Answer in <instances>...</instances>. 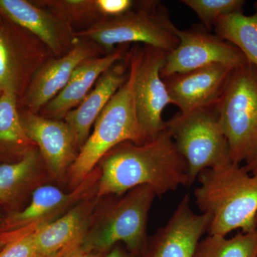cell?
I'll list each match as a JSON object with an SVG mask.
<instances>
[{"label":"cell","instance_id":"1","mask_svg":"<svg viewBox=\"0 0 257 257\" xmlns=\"http://www.w3.org/2000/svg\"><path fill=\"white\" fill-rule=\"evenodd\" d=\"M100 164L96 190L99 199L121 195L144 185L153 189L158 197L180 186L190 187L187 163L166 126L158 136L143 145L120 144L101 159Z\"/></svg>","mask_w":257,"mask_h":257},{"label":"cell","instance_id":"2","mask_svg":"<svg viewBox=\"0 0 257 257\" xmlns=\"http://www.w3.org/2000/svg\"><path fill=\"white\" fill-rule=\"evenodd\" d=\"M195 202L210 218L209 235H226L236 229L253 231L257 214V179L245 167L230 162L207 169L197 177Z\"/></svg>","mask_w":257,"mask_h":257},{"label":"cell","instance_id":"3","mask_svg":"<svg viewBox=\"0 0 257 257\" xmlns=\"http://www.w3.org/2000/svg\"><path fill=\"white\" fill-rule=\"evenodd\" d=\"M130 63L127 78L101 111L94 122L92 133L69 169V182L72 189L78 187L92 173L96 164L115 147L125 142L137 145L145 143L134 99L135 52L130 55Z\"/></svg>","mask_w":257,"mask_h":257},{"label":"cell","instance_id":"4","mask_svg":"<svg viewBox=\"0 0 257 257\" xmlns=\"http://www.w3.org/2000/svg\"><path fill=\"white\" fill-rule=\"evenodd\" d=\"M156 196L153 189L147 185L116 195L101 210L97 223L87 230L81 247L89 252L105 254L115 245L124 243L130 252L145 257L149 241V213Z\"/></svg>","mask_w":257,"mask_h":257},{"label":"cell","instance_id":"5","mask_svg":"<svg viewBox=\"0 0 257 257\" xmlns=\"http://www.w3.org/2000/svg\"><path fill=\"white\" fill-rule=\"evenodd\" d=\"M214 109L231 160L239 165L257 145V67L247 62L233 69Z\"/></svg>","mask_w":257,"mask_h":257},{"label":"cell","instance_id":"6","mask_svg":"<svg viewBox=\"0 0 257 257\" xmlns=\"http://www.w3.org/2000/svg\"><path fill=\"white\" fill-rule=\"evenodd\" d=\"M177 29L165 5L161 2L149 1L140 9L103 20L78 35L110 52L116 45L141 42L169 53L179 45Z\"/></svg>","mask_w":257,"mask_h":257},{"label":"cell","instance_id":"7","mask_svg":"<svg viewBox=\"0 0 257 257\" xmlns=\"http://www.w3.org/2000/svg\"><path fill=\"white\" fill-rule=\"evenodd\" d=\"M165 126L187 163L190 186L202 171L233 162L214 108L179 112Z\"/></svg>","mask_w":257,"mask_h":257},{"label":"cell","instance_id":"8","mask_svg":"<svg viewBox=\"0 0 257 257\" xmlns=\"http://www.w3.org/2000/svg\"><path fill=\"white\" fill-rule=\"evenodd\" d=\"M100 177V170L92 173L72 189L66 193L55 186L37 187L32 195L31 202L22 210H13L0 220V241L7 243L14 238L35 231L62 214H65L83 199L90 197Z\"/></svg>","mask_w":257,"mask_h":257},{"label":"cell","instance_id":"9","mask_svg":"<svg viewBox=\"0 0 257 257\" xmlns=\"http://www.w3.org/2000/svg\"><path fill=\"white\" fill-rule=\"evenodd\" d=\"M136 54V70L134 81V99L137 116L145 143L151 141L165 128L162 112L172 104L161 72L167 54L147 46Z\"/></svg>","mask_w":257,"mask_h":257},{"label":"cell","instance_id":"10","mask_svg":"<svg viewBox=\"0 0 257 257\" xmlns=\"http://www.w3.org/2000/svg\"><path fill=\"white\" fill-rule=\"evenodd\" d=\"M179 45L167 54L162 78L184 73L211 64L236 68L248 62L241 51L224 39L209 33L204 27L177 29Z\"/></svg>","mask_w":257,"mask_h":257},{"label":"cell","instance_id":"11","mask_svg":"<svg viewBox=\"0 0 257 257\" xmlns=\"http://www.w3.org/2000/svg\"><path fill=\"white\" fill-rule=\"evenodd\" d=\"M210 218L206 213L196 214L190 197L181 199L167 224L157 230L148 241L145 257H194Z\"/></svg>","mask_w":257,"mask_h":257},{"label":"cell","instance_id":"12","mask_svg":"<svg viewBox=\"0 0 257 257\" xmlns=\"http://www.w3.org/2000/svg\"><path fill=\"white\" fill-rule=\"evenodd\" d=\"M215 64L163 79L172 104L182 114L215 107L233 69Z\"/></svg>","mask_w":257,"mask_h":257},{"label":"cell","instance_id":"13","mask_svg":"<svg viewBox=\"0 0 257 257\" xmlns=\"http://www.w3.org/2000/svg\"><path fill=\"white\" fill-rule=\"evenodd\" d=\"M20 119L27 136L40 148L51 174L63 179L78 156L72 128L65 121L48 119L28 110L20 113Z\"/></svg>","mask_w":257,"mask_h":257},{"label":"cell","instance_id":"14","mask_svg":"<svg viewBox=\"0 0 257 257\" xmlns=\"http://www.w3.org/2000/svg\"><path fill=\"white\" fill-rule=\"evenodd\" d=\"M92 49L79 42L67 55L48 61L37 69L22 99L28 111L37 114L46 106L65 87L77 66L92 57Z\"/></svg>","mask_w":257,"mask_h":257},{"label":"cell","instance_id":"15","mask_svg":"<svg viewBox=\"0 0 257 257\" xmlns=\"http://www.w3.org/2000/svg\"><path fill=\"white\" fill-rule=\"evenodd\" d=\"M98 199L89 197L58 219L35 231L37 256H49L70 246H80Z\"/></svg>","mask_w":257,"mask_h":257},{"label":"cell","instance_id":"16","mask_svg":"<svg viewBox=\"0 0 257 257\" xmlns=\"http://www.w3.org/2000/svg\"><path fill=\"white\" fill-rule=\"evenodd\" d=\"M126 72L124 64L118 62L111 66L101 74L95 87L82 102L64 116L65 122L73 131L78 148H82L86 143L90 128L101 111L126 81Z\"/></svg>","mask_w":257,"mask_h":257},{"label":"cell","instance_id":"17","mask_svg":"<svg viewBox=\"0 0 257 257\" xmlns=\"http://www.w3.org/2000/svg\"><path fill=\"white\" fill-rule=\"evenodd\" d=\"M126 45H120L104 57H90L79 64L65 87L47 104V114L58 119L77 107L101 74L122 59Z\"/></svg>","mask_w":257,"mask_h":257},{"label":"cell","instance_id":"18","mask_svg":"<svg viewBox=\"0 0 257 257\" xmlns=\"http://www.w3.org/2000/svg\"><path fill=\"white\" fill-rule=\"evenodd\" d=\"M0 17L36 35L54 53L62 52L65 28L46 10L25 0H0Z\"/></svg>","mask_w":257,"mask_h":257},{"label":"cell","instance_id":"19","mask_svg":"<svg viewBox=\"0 0 257 257\" xmlns=\"http://www.w3.org/2000/svg\"><path fill=\"white\" fill-rule=\"evenodd\" d=\"M18 28L10 21L0 23V91L19 96L26 78L29 56Z\"/></svg>","mask_w":257,"mask_h":257},{"label":"cell","instance_id":"20","mask_svg":"<svg viewBox=\"0 0 257 257\" xmlns=\"http://www.w3.org/2000/svg\"><path fill=\"white\" fill-rule=\"evenodd\" d=\"M38 152L28 150L21 158L0 165V202L15 207L35 186L40 172Z\"/></svg>","mask_w":257,"mask_h":257},{"label":"cell","instance_id":"21","mask_svg":"<svg viewBox=\"0 0 257 257\" xmlns=\"http://www.w3.org/2000/svg\"><path fill=\"white\" fill-rule=\"evenodd\" d=\"M18 100L14 92L6 91L0 96V156L20 159L35 145L24 130Z\"/></svg>","mask_w":257,"mask_h":257},{"label":"cell","instance_id":"22","mask_svg":"<svg viewBox=\"0 0 257 257\" xmlns=\"http://www.w3.org/2000/svg\"><path fill=\"white\" fill-rule=\"evenodd\" d=\"M253 15L233 13L218 19L214 25L218 36L237 47L250 63L257 67V3Z\"/></svg>","mask_w":257,"mask_h":257},{"label":"cell","instance_id":"23","mask_svg":"<svg viewBox=\"0 0 257 257\" xmlns=\"http://www.w3.org/2000/svg\"><path fill=\"white\" fill-rule=\"evenodd\" d=\"M194 257H257L256 231H241L229 239L209 235L201 240Z\"/></svg>","mask_w":257,"mask_h":257},{"label":"cell","instance_id":"24","mask_svg":"<svg viewBox=\"0 0 257 257\" xmlns=\"http://www.w3.org/2000/svg\"><path fill=\"white\" fill-rule=\"evenodd\" d=\"M195 13L205 28H214L218 19L233 13H243V0H182Z\"/></svg>","mask_w":257,"mask_h":257},{"label":"cell","instance_id":"25","mask_svg":"<svg viewBox=\"0 0 257 257\" xmlns=\"http://www.w3.org/2000/svg\"><path fill=\"white\" fill-rule=\"evenodd\" d=\"M35 231L14 238L0 251V257H36Z\"/></svg>","mask_w":257,"mask_h":257},{"label":"cell","instance_id":"26","mask_svg":"<svg viewBox=\"0 0 257 257\" xmlns=\"http://www.w3.org/2000/svg\"><path fill=\"white\" fill-rule=\"evenodd\" d=\"M47 5L52 8L58 10L60 13H64L71 17L79 16L92 13H98L95 1H84V0H68V1L48 2Z\"/></svg>","mask_w":257,"mask_h":257},{"label":"cell","instance_id":"27","mask_svg":"<svg viewBox=\"0 0 257 257\" xmlns=\"http://www.w3.org/2000/svg\"><path fill=\"white\" fill-rule=\"evenodd\" d=\"M96 5L99 14L113 18L121 16L131 10L134 2L131 0H96Z\"/></svg>","mask_w":257,"mask_h":257},{"label":"cell","instance_id":"28","mask_svg":"<svg viewBox=\"0 0 257 257\" xmlns=\"http://www.w3.org/2000/svg\"><path fill=\"white\" fill-rule=\"evenodd\" d=\"M245 167L248 173L257 179V145L252 153L245 161Z\"/></svg>","mask_w":257,"mask_h":257},{"label":"cell","instance_id":"29","mask_svg":"<svg viewBox=\"0 0 257 257\" xmlns=\"http://www.w3.org/2000/svg\"><path fill=\"white\" fill-rule=\"evenodd\" d=\"M103 257H140L133 254L126 249V248L123 247L120 243L115 245L114 247L111 248L107 251Z\"/></svg>","mask_w":257,"mask_h":257},{"label":"cell","instance_id":"30","mask_svg":"<svg viewBox=\"0 0 257 257\" xmlns=\"http://www.w3.org/2000/svg\"><path fill=\"white\" fill-rule=\"evenodd\" d=\"M104 254H99L83 249L81 246L71 249L64 257H103Z\"/></svg>","mask_w":257,"mask_h":257},{"label":"cell","instance_id":"31","mask_svg":"<svg viewBox=\"0 0 257 257\" xmlns=\"http://www.w3.org/2000/svg\"><path fill=\"white\" fill-rule=\"evenodd\" d=\"M77 246H70V247L64 248V249L60 251V252H57L56 253H54V254L49 255V256H38L36 257H64L67 255V253L70 251L72 248L77 247Z\"/></svg>","mask_w":257,"mask_h":257},{"label":"cell","instance_id":"32","mask_svg":"<svg viewBox=\"0 0 257 257\" xmlns=\"http://www.w3.org/2000/svg\"><path fill=\"white\" fill-rule=\"evenodd\" d=\"M5 244H6V243L3 242V241H0V251L4 248Z\"/></svg>","mask_w":257,"mask_h":257},{"label":"cell","instance_id":"33","mask_svg":"<svg viewBox=\"0 0 257 257\" xmlns=\"http://www.w3.org/2000/svg\"><path fill=\"white\" fill-rule=\"evenodd\" d=\"M255 231H256V234H257V214L256 215V217H255Z\"/></svg>","mask_w":257,"mask_h":257},{"label":"cell","instance_id":"34","mask_svg":"<svg viewBox=\"0 0 257 257\" xmlns=\"http://www.w3.org/2000/svg\"><path fill=\"white\" fill-rule=\"evenodd\" d=\"M1 19H2V18H1V17H0V23H1V21H2Z\"/></svg>","mask_w":257,"mask_h":257},{"label":"cell","instance_id":"35","mask_svg":"<svg viewBox=\"0 0 257 257\" xmlns=\"http://www.w3.org/2000/svg\"><path fill=\"white\" fill-rule=\"evenodd\" d=\"M2 93L3 92H2L1 91H0V96H1Z\"/></svg>","mask_w":257,"mask_h":257},{"label":"cell","instance_id":"36","mask_svg":"<svg viewBox=\"0 0 257 257\" xmlns=\"http://www.w3.org/2000/svg\"><path fill=\"white\" fill-rule=\"evenodd\" d=\"M0 205H2V203L1 202H0Z\"/></svg>","mask_w":257,"mask_h":257}]
</instances>
